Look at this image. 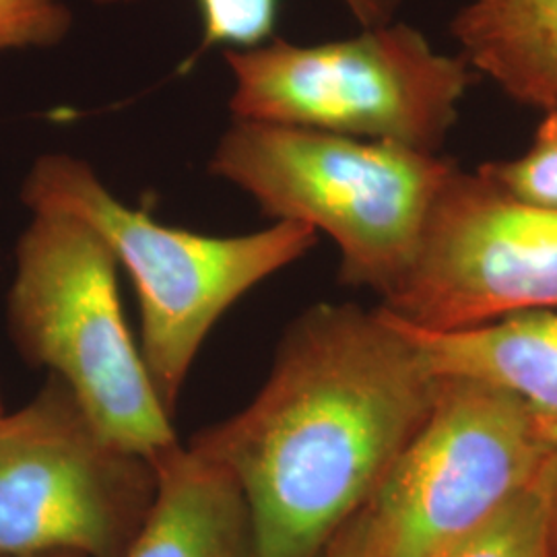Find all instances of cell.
<instances>
[{"instance_id": "cell-9", "label": "cell", "mask_w": 557, "mask_h": 557, "mask_svg": "<svg viewBox=\"0 0 557 557\" xmlns=\"http://www.w3.org/2000/svg\"><path fill=\"white\" fill-rule=\"evenodd\" d=\"M156 467L153 508L122 557H262L248 502L223 467L180 442Z\"/></svg>"}, {"instance_id": "cell-19", "label": "cell", "mask_w": 557, "mask_h": 557, "mask_svg": "<svg viewBox=\"0 0 557 557\" xmlns=\"http://www.w3.org/2000/svg\"><path fill=\"white\" fill-rule=\"evenodd\" d=\"M2 411H4V407H2V400H0V416H2Z\"/></svg>"}, {"instance_id": "cell-18", "label": "cell", "mask_w": 557, "mask_h": 557, "mask_svg": "<svg viewBox=\"0 0 557 557\" xmlns=\"http://www.w3.org/2000/svg\"><path fill=\"white\" fill-rule=\"evenodd\" d=\"M0 557H85L77 552H62V549H50V552H17V554H0Z\"/></svg>"}, {"instance_id": "cell-14", "label": "cell", "mask_w": 557, "mask_h": 557, "mask_svg": "<svg viewBox=\"0 0 557 557\" xmlns=\"http://www.w3.org/2000/svg\"><path fill=\"white\" fill-rule=\"evenodd\" d=\"M478 172L512 199L557 211V112H545L527 153L490 161Z\"/></svg>"}, {"instance_id": "cell-3", "label": "cell", "mask_w": 557, "mask_h": 557, "mask_svg": "<svg viewBox=\"0 0 557 557\" xmlns=\"http://www.w3.org/2000/svg\"><path fill=\"white\" fill-rule=\"evenodd\" d=\"M29 213L57 211L83 221L108 246L139 301L140 351L174 413L202 343L223 314L285 267L306 257L319 232L275 221L242 236H209L131 207L77 156L44 153L21 184Z\"/></svg>"}, {"instance_id": "cell-16", "label": "cell", "mask_w": 557, "mask_h": 557, "mask_svg": "<svg viewBox=\"0 0 557 557\" xmlns=\"http://www.w3.org/2000/svg\"><path fill=\"white\" fill-rule=\"evenodd\" d=\"M320 557H376L372 520L366 506L338 531L337 537L331 541Z\"/></svg>"}, {"instance_id": "cell-8", "label": "cell", "mask_w": 557, "mask_h": 557, "mask_svg": "<svg viewBox=\"0 0 557 557\" xmlns=\"http://www.w3.org/2000/svg\"><path fill=\"white\" fill-rule=\"evenodd\" d=\"M423 331H458L557 310V211L455 170L395 294L380 304Z\"/></svg>"}, {"instance_id": "cell-13", "label": "cell", "mask_w": 557, "mask_h": 557, "mask_svg": "<svg viewBox=\"0 0 557 557\" xmlns=\"http://www.w3.org/2000/svg\"><path fill=\"white\" fill-rule=\"evenodd\" d=\"M440 557H552L541 475L498 517Z\"/></svg>"}, {"instance_id": "cell-2", "label": "cell", "mask_w": 557, "mask_h": 557, "mask_svg": "<svg viewBox=\"0 0 557 557\" xmlns=\"http://www.w3.org/2000/svg\"><path fill=\"white\" fill-rule=\"evenodd\" d=\"M207 170L264 218L324 232L338 248V281L384 301L418 259L457 165L397 143L234 119Z\"/></svg>"}, {"instance_id": "cell-7", "label": "cell", "mask_w": 557, "mask_h": 557, "mask_svg": "<svg viewBox=\"0 0 557 557\" xmlns=\"http://www.w3.org/2000/svg\"><path fill=\"white\" fill-rule=\"evenodd\" d=\"M158 496V467L106 436L57 376L0 416V554L122 557Z\"/></svg>"}, {"instance_id": "cell-11", "label": "cell", "mask_w": 557, "mask_h": 557, "mask_svg": "<svg viewBox=\"0 0 557 557\" xmlns=\"http://www.w3.org/2000/svg\"><path fill=\"white\" fill-rule=\"evenodd\" d=\"M453 34L471 69L520 103L557 112V0H471Z\"/></svg>"}, {"instance_id": "cell-4", "label": "cell", "mask_w": 557, "mask_h": 557, "mask_svg": "<svg viewBox=\"0 0 557 557\" xmlns=\"http://www.w3.org/2000/svg\"><path fill=\"white\" fill-rule=\"evenodd\" d=\"M119 273L83 221L32 213L15 248L7 331L21 358L62 380L106 436L156 460L178 436L128 329Z\"/></svg>"}, {"instance_id": "cell-6", "label": "cell", "mask_w": 557, "mask_h": 557, "mask_svg": "<svg viewBox=\"0 0 557 557\" xmlns=\"http://www.w3.org/2000/svg\"><path fill=\"white\" fill-rule=\"evenodd\" d=\"M434 405L366 504L376 557H440L537 481L556 444L512 393L438 376Z\"/></svg>"}, {"instance_id": "cell-12", "label": "cell", "mask_w": 557, "mask_h": 557, "mask_svg": "<svg viewBox=\"0 0 557 557\" xmlns=\"http://www.w3.org/2000/svg\"><path fill=\"white\" fill-rule=\"evenodd\" d=\"M98 4H120L135 0H96ZM200 17V44L193 60L211 48L250 50L277 36L281 0H195ZM349 13L363 25L391 23L403 0H343ZM188 60V66L190 62Z\"/></svg>"}, {"instance_id": "cell-10", "label": "cell", "mask_w": 557, "mask_h": 557, "mask_svg": "<svg viewBox=\"0 0 557 557\" xmlns=\"http://www.w3.org/2000/svg\"><path fill=\"white\" fill-rule=\"evenodd\" d=\"M403 326L438 376L483 380L512 393L557 446V310L518 312L458 331Z\"/></svg>"}, {"instance_id": "cell-5", "label": "cell", "mask_w": 557, "mask_h": 557, "mask_svg": "<svg viewBox=\"0 0 557 557\" xmlns=\"http://www.w3.org/2000/svg\"><path fill=\"white\" fill-rule=\"evenodd\" d=\"M234 119L397 143L438 153L473 83L471 64L440 54L405 23L363 27L345 40H273L225 50Z\"/></svg>"}, {"instance_id": "cell-1", "label": "cell", "mask_w": 557, "mask_h": 557, "mask_svg": "<svg viewBox=\"0 0 557 557\" xmlns=\"http://www.w3.org/2000/svg\"><path fill=\"white\" fill-rule=\"evenodd\" d=\"M438 382L382 306L317 304L283 333L257 397L190 446L238 483L262 557H320L416 436Z\"/></svg>"}, {"instance_id": "cell-15", "label": "cell", "mask_w": 557, "mask_h": 557, "mask_svg": "<svg viewBox=\"0 0 557 557\" xmlns=\"http://www.w3.org/2000/svg\"><path fill=\"white\" fill-rule=\"evenodd\" d=\"M71 27L64 0H0V52L59 46Z\"/></svg>"}, {"instance_id": "cell-17", "label": "cell", "mask_w": 557, "mask_h": 557, "mask_svg": "<svg viewBox=\"0 0 557 557\" xmlns=\"http://www.w3.org/2000/svg\"><path fill=\"white\" fill-rule=\"evenodd\" d=\"M541 485L545 496V527L549 556L557 557V446L541 471Z\"/></svg>"}]
</instances>
